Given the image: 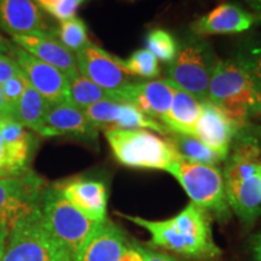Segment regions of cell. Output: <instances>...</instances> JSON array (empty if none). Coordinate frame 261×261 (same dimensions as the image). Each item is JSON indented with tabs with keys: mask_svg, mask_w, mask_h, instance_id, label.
Segmentation results:
<instances>
[{
	"mask_svg": "<svg viewBox=\"0 0 261 261\" xmlns=\"http://www.w3.org/2000/svg\"><path fill=\"white\" fill-rule=\"evenodd\" d=\"M106 99L119 100L115 94L99 87L81 73L69 79L68 100L81 110Z\"/></svg>",
	"mask_w": 261,
	"mask_h": 261,
	"instance_id": "24",
	"label": "cell"
},
{
	"mask_svg": "<svg viewBox=\"0 0 261 261\" xmlns=\"http://www.w3.org/2000/svg\"><path fill=\"white\" fill-rule=\"evenodd\" d=\"M74 261H144L139 244L107 218L81 247Z\"/></svg>",
	"mask_w": 261,
	"mask_h": 261,
	"instance_id": "10",
	"label": "cell"
},
{
	"mask_svg": "<svg viewBox=\"0 0 261 261\" xmlns=\"http://www.w3.org/2000/svg\"><path fill=\"white\" fill-rule=\"evenodd\" d=\"M14 174H18V172H16L14 166H12L9 152L6 150L4 139H3L2 135H0V178Z\"/></svg>",
	"mask_w": 261,
	"mask_h": 261,
	"instance_id": "33",
	"label": "cell"
},
{
	"mask_svg": "<svg viewBox=\"0 0 261 261\" xmlns=\"http://www.w3.org/2000/svg\"><path fill=\"white\" fill-rule=\"evenodd\" d=\"M15 44H11L9 40H6L4 37L0 35V54L3 55H10L11 54L12 48H14Z\"/></svg>",
	"mask_w": 261,
	"mask_h": 261,
	"instance_id": "38",
	"label": "cell"
},
{
	"mask_svg": "<svg viewBox=\"0 0 261 261\" xmlns=\"http://www.w3.org/2000/svg\"><path fill=\"white\" fill-rule=\"evenodd\" d=\"M8 237H9L8 228H5L4 226L0 225V259H2L3 254H4L6 242H8Z\"/></svg>",
	"mask_w": 261,
	"mask_h": 261,
	"instance_id": "37",
	"label": "cell"
},
{
	"mask_svg": "<svg viewBox=\"0 0 261 261\" xmlns=\"http://www.w3.org/2000/svg\"><path fill=\"white\" fill-rule=\"evenodd\" d=\"M48 104L50 103L27 80L14 117L25 128L41 136Z\"/></svg>",
	"mask_w": 261,
	"mask_h": 261,
	"instance_id": "23",
	"label": "cell"
},
{
	"mask_svg": "<svg viewBox=\"0 0 261 261\" xmlns=\"http://www.w3.org/2000/svg\"><path fill=\"white\" fill-rule=\"evenodd\" d=\"M244 2L253 10V15L255 16L256 21L261 22V0H244Z\"/></svg>",
	"mask_w": 261,
	"mask_h": 261,
	"instance_id": "36",
	"label": "cell"
},
{
	"mask_svg": "<svg viewBox=\"0 0 261 261\" xmlns=\"http://www.w3.org/2000/svg\"><path fill=\"white\" fill-rule=\"evenodd\" d=\"M207 100L213 103L243 130L250 117L261 114V91L253 77L234 58H218Z\"/></svg>",
	"mask_w": 261,
	"mask_h": 261,
	"instance_id": "3",
	"label": "cell"
},
{
	"mask_svg": "<svg viewBox=\"0 0 261 261\" xmlns=\"http://www.w3.org/2000/svg\"><path fill=\"white\" fill-rule=\"evenodd\" d=\"M0 115H10L11 116V112H10L8 104H6L4 93H3L2 86H0Z\"/></svg>",
	"mask_w": 261,
	"mask_h": 261,
	"instance_id": "39",
	"label": "cell"
},
{
	"mask_svg": "<svg viewBox=\"0 0 261 261\" xmlns=\"http://www.w3.org/2000/svg\"><path fill=\"white\" fill-rule=\"evenodd\" d=\"M249 250L254 261H261V232L254 233L250 237Z\"/></svg>",
	"mask_w": 261,
	"mask_h": 261,
	"instance_id": "35",
	"label": "cell"
},
{
	"mask_svg": "<svg viewBox=\"0 0 261 261\" xmlns=\"http://www.w3.org/2000/svg\"><path fill=\"white\" fill-rule=\"evenodd\" d=\"M25 84H27V79H25L23 73H22L19 74L18 76L6 81L5 84L2 85L3 93H4L6 104H8L10 112H11L12 117L15 116L16 109H17L18 102L19 99H21L22 93H23Z\"/></svg>",
	"mask_w": 261,
	"mask_h": 261,
	"instance_id": "31",
	"label": "cell"
},
{
	"mask_svg": "<svg viewBox=\"0 0 261 261\" xmlns=\"http://www.w3.org/2000/svg\"><path fill=\"white\" fill-rule=\"evenodd\" d=\"M122 217L145 228L150 233L151 246L169 250L185 259L210 261L221 254L213 236L212 217L192 202L166 220H148L127 214Z\"/></svg>",
	"mask_w": 261,
	"mask_h": 261,
	"instance_id": "1",
	"label": "cell"
},
{
	"mask_svg": "<svg viewBox=\"0 0 261 261\" xmlns=\"http://www.w3.org/2000/svg\"><path fill=\"white\" fill-rule=\"evenodd\" d=\"M139 249L143 255V260L144 261H198V260H191V259H180V257L169 255V254L156 252V250L143 247L140 246V244H139Z\"/></svg>",
	"mask_w": 261,
	"mask_h": 261,
	"instance_id": "34",
	"label": "cell"
},
{
	"mask_svg": "<svg viewBox=\"0 0 261 261\" xmlns=\"http://www.w3.org/2000/svg\"><path fill=\"white\" fill-rule=\"evenodd\" d=\"M181 159L202 165L218 166L221 159L204 143L194 136L171 135L168 138Z\"/></svg>",
	"mask_w": 261,
	"mask_h": 261,
	"instance_id": "25",
	"label": "cell"
},
{
	"mask_svg": "<svg viewBox=\"0 0 261 261\" xmlns=\"http://www.w3.org/2000/svg\"><path fill=\"white\" fill-rule=\"evenodd\" d=\"M238 128L218 107L210 100L201 103V115L195 129V137L225 161L230 154Z\"/></svg>",
	"mask_w": 261,
	"mask_h": 261,
	"instance_id": "17",
	"label": "cell"
},
{
	"mask_svg": "<svg viewBox=\"0 0 261 261\" xmlns=\"http://www.w3.org/2000/svg\"><path fill=\"white\" fill-rule=\"evenodd\" d=\"M233 58L253 77L261 91V44L253 42L243 45Z\"/></svg>",
	"mask_w": 261,
	"mask_h": 261,
	"instance_id": "29",
	"label": "cell"
},
{
	"mask_svg": "<svg viewBox=\"0 0 261 261\" xmlns=\"http://www.w3.org/2000/svg\"><path fill=\"white\" fill-rule=\"evenodd\" d=\"M28 83L41 94L48 103L68 100L69 80L57 68L39 61L27 51L22 50L17 45H14L10 54Z\"/></svg>",
	"mask_w": 261,
	"mask_h": 261,
	"instance_id": "13",
	"label": "cell"
},
{
	"mask_svg": "<svg viewBox=\"0 0 261 261\" xmlns=\"http://www.w3.org/2000/svg\"><path fill=\"white\" fill-rule=\"evenodd\" d=\"M0 261H74L44 226L41 207L10 231Z\"/></svg>",
	"mask_w": 261,
	"mask_h": 261,
	"instance_id": "8",
	"label": "cell"
},
{
	"mask_svg": "<svg viewBox=\"0 0 261 261\" xmlns=\"http://www.w3.org/2000/svg\"><path fill=\"white\" fill-rule=\"evenodd\" d=\"M46 181L31 168L0 178V225L10 231L41 207Z\"/></svg>",
	"mask_w": 261,
	"mask_h": 261,
	"instance_id": "9",
	"label": "cell"
},
{
	"mask_svg": "<svg viewBox=\"0 0 261 261\" xmlns=\"http://www.w3.org/2000/svg\"><path fill=\"white\" fill-rule=\"evenodd\" d=\"M0 28L11 35L48 31L34 0H0Z\"/></svg>",
	"mask_w": 261,
	"mask_h": 261,
	"instance_id": "20",
	"label": "cell"
},
{
	"mask_svg": "<svg viewBox=\"0 0 261 261\" xmlns=\"http://www.w3.org/2000/svg\"><path fill=\"white\" fill-rule=\"evenodd\" d=\"M65 200L89 219L100 223L107 219L108 190L106 184L93 179L76 178L58 182Z\"/></svg>",
	"mask_w": 261,
	"mask_h": 261,
	"instance_id": "18",
	"label": "cell"
},
{
	"mask_svg": "<svg viewBox=\"0 0 261 261\" xmlns=\"http://www.w3.org/2000/svg\"><path fill=\"white\" fill-rule=\"evenodd\" d=\"M12 41L33 57L57 68L68 77V80L80 73L75 55L65 48L50 31L12 35Z\"/></svg>",
	"mask_w": 261,
	"mask_h": 261,
	"instance_id": "14",
	"label": "cell"
},
{
	"mask_svg": "<svg viewBox=\"0 0 261 261\" xmlns=\"http://www.w3.org/2000/svg\"><path fill=\"white\" fill-rule=\"evenodd\" d=\"M41 217L47 232L73 260L99 224L85 217L65 200L57 184L44 189Z\"/></svg>",
	"mask_w": 261,
	"mask_h": 261,
	"instance_id": "6",
	"label": "cell"
},
{
	"mask_svg": "<svg viewBox=\"0 0 261 261\" xmlns=\"http://www.w3.org/2000/svg\"><path fill=\"white\" fill-rule=\"evenodd\" d=\"M122 64L127 73L132 76L154 80L161 74L159 60L146 48L135 51L127 60H122Z\"/></svg>",
	"mask_w": 261,
	"mask_h": 261,
	"instance_id": "27",
	"label": "cell"
},
{
	"mask_svg": "<svg viewBox=\"0 0 261 261\" xmlns=\"http://www.w3.org/2000/svg\"><path fill=\"white\" fill-rule=\"evenodd\" d=\"M201 103L192 94L174 86L171 108L162 120V125L167 128L169 135L195 137L196 125L201 115Z\"/></svg>",
	"mask_w": 261,
	"mask_h": 261,
	"instance_id": "22",
	"label": "cell"
},
{
	"mask_svg": "<svg viewBox=\"0 0 261 261\" xmlns=\"http://www.w3.org/2000/svg\"><path fill=\"white\" fill-rule=\"evenodd\" d=\"M174 86L167 80L136 81L117 93L121 102L132 104L151 119L160 121L171 108Z\"/></svg>",
	"mask_w": 261,
	"mask_h": 261,
	"instance_id": "16",
	"label": "cell"
},
{
	"mask_svg": "<svg viewBox=\"0 0 261 261\" xmlns=\"http://www.w3.org/2000/svg\"><path fill=\"white\" fill-rule=\"evenodd\" d=\"M146 50L151 52L159 61L171 63L179 48V42L174 35L165 29H154L145 38Z\"/></svg>",
	"mask_w": 261,
	"mask_h": 261,
	"instance_id": "28",
	"label": "cell"
},
{
	"mask_svg": "<svg viewBox=\"0 0 261 261\" xmlns=\"http://www.w3.org/2000/svg\"><path fill=\"white\" fill-rule=\"evenodd\" d=\"M35 4L58 21H67L76 15L85 0H34Z\"/></svg>",
	"mask_w": 261,
	"mask_h": 261,
	"instance_id": "30",
	"label": "cell"
},
{
	"mask_svg": "<svg viewBox=\"0 0 261 261\" xmlns=\"http://www.w3.org/2000/svg\"><path fill=\"white\" fill-rule=\"evenodd\" d=\"M256 19L252 12L236 4L225 3L212 10L191 24L192 34L203 38L205 35L237 34L249 29Z\"/></svg>",
	"mask_w": 261,
	"mask_h": 261,
	"instance_id": "19",
	"label": "cell"
},
{
	"mask_svg": "<svg viewBox=\"0 0 261 261\" xmlns=\"http://www.w3.org/2000/svg\"><path fill=\"white\" fill-rule=\"evenodd\" d=\"M41 136H67L85 142H97L98 129L89 121L84 110L69 100H61L48 104Z\"/></svg>",
	"mask_w": 261,
	"mask_h": 261,
	"instance_id": "15",
	"label": "cell"
},
{
	"mask_svg": "<svg viewBox=\"0 0 261 261\" xmlns=\"http://www.w3.org/2000/svg\"><path fill=\"white\" fill-rule=\"evenodd\" d=\"M116 161L126 167L168 172L180 158L168 138L149 129L104 130Z\"/></svg>",
	"mask_w": 261,
	"mask_h": 261,
	"instance_id": "4",
	"label": "cell"
},
{
	"mask_svg": "<svg viewBox=\"0 0 261 261\" xmlns=\"http://www.w3.org/2000/svg\"><path fill=\"white\" fill-rule=\"evenodd\" d=\"M79 71L102 89L115 94L128 85L136 83L127 73L121 58L114 56L102 47L90 44L75 54ZM119 99V98H117Z\"/></svg>",
	"mask_w": 261,
	"mask_h": 261,
	"instance_id": "11",
	"label": "cell"
},
{
	"mask_svg": "<svg viewBox=\"0 0 261 261\" xmlns=\"http://www.w3.org/2000/svg\"><path fill=\"white\" fill-rule=\"evenodd\" d=\"M260 154L253 136L238 135L225 160L223 175L228 205L246 227L253 226L261 215Z\"/></svg>",
	"mask_w": 261,
	"mask_h": 261,
	"instance_id": "2",
	"label": "cell"
},
{
	"mask_svg": "<svg viewBox=\"0 0 261 261\" xmlns=\"http://www.w3.org/2000/svg\"><path fill=\"white\" fill-rule=\"evenodd\" d=\"M0 135L15 171L21 173L29 169V162L37 145L34 135L10 115H0Z\"/></svg>",
	"mask_w": 261,
	"mask_h": 261,
	"instance_id": "21",
	"label": "cell"
},
{
	"mask_svg": "<svg viewBox=\"0 0 261 261\" xmlns=\"http://www.w3.org/2000/svg\"><path fill=\"white\" fill-rule=\"evenodd\" d=\"M169 174L177 179L187 195L202 210L220 223L231 219L223 171L214 165H202L179 158L169 168Z\"/></svg>",
	"mask_w": 261,
	"mask_h": 261,
	"instance_id": "5",
	"label": "cell"
},
{
	"mask_svg": "<svg viewBox=\"0 0 261 261\" xmlns=\"http://www.w3.org/2000/svg\"><path fill=\"white\" fill-rule=\"evenodd\" d=\"M84 113L98 130L112 128L149 129L162 136L169 135L167 128L161 122L145 115L132 104L121 100H100L86 108Z\"/></svg>",
	"mask_w": 261,
	"mask_h": 261,
	"instance_id": "12",
	"label": "cell"
},
{
	"mask_svg": "<svg viewBox=\"0 0 261 261\" xmlns=\"http://www.w3.org/2000/svg\"><path fill=\"white\" fill-rule=\"evenodd\" d=\"M217 62L210 42L197 35H189L179 42L174 60L168 63L166 80L204 102Z\"/></svg>",
	"mask_w": 261,
	"mask_h": 261,
	"instance_id": "7",
	"label": "cell"
},
{
	"mask_svg": "<svg viewBox=\"0 0 261 261\" xmlns=\"http://www.w3.org/2000/svg\"><path fill=\"white\" fill-rule=\"evenodd\" d=\"M19 74H22V70L14 58L9 55L0 54V86Z\"/></svg>",
	"mask_w": 261,
	"mask_h": 261,
	"instance_id": "32",
	"label": "cell"
},
{
	"mask_svg": "<svg viewBox=\"0 0 261 261\" xmlns=\"http://www.w3.org/2000/svg\"><path fill=\"white\" fill-rule=\"evenodd\" d=\"M54 34L58 41L74 55L90 44L86 23L76 16L67 21H62Z\"/></svg>",
	"mask_w": 261,
	"mask_h": 261,
	"instance_id": "26",
	"label": "cell"
}]
</instances>
